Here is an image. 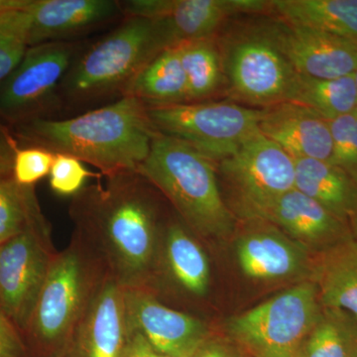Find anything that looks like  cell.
Here are the masks:
<instances>
[{
  "label": "cell",
  "instance_id": "836d02e7",
  "mask_svg": "<svg viewBox=\"0 0 357 357\" xmlns=\"http://www.w3.org/2000/svg\"><path fill=\"white\" fill-rule=\"evenodd\" d=\"M18 147L10 128L0 122V175H13L14 154Z\"/></svg>",
  "mask_w": 357,
  "mask_h": 357
},
{
  "label": "cell",
  "instance_id": "ffe728a7",
  "mask_svg": "<svg viewBox=\"0 0 357 357\" xmlns=\"http://www.w3.org/2000/svg\"><path fill=\"white\" fill-rule=\"evenodd\" d=\"M124 290L109 278L77 326L68 357H121L128 337Z\"/></svg>",
  "mask_w": 357,
  "mask_h": 357
},
{
  "label": "cell",
  "instance_id": "2e32d148",
  "mask_svg": "<svg viewBox=\"0 0 357 357\" xmlns=\"http://www.w3.org/2000/svg\"><path fill=\"white\" fill-rule=\"evenodd\" d=\"M277 20L266 25L268 32L297 74L335 79L356 72V42L281 18Z\"/></svg>",
  "mask_w": 357,
  "mask_h": 357
},
{
  "label": "cell",
  "instance_id": "d4e9b609",
  "mask_svg": "<svg viewBox=\"0 0 357 357\" xmlns=\"http://www.w3.org/2000/svg\"><path fill=\"white\" fill-rule=\"evenodd\" d=\"M287 102L302 105L326 121L354 114L357 112L354 74L335 79H318L296 73Z\"/></svg>",
  "mask_w": 357,
  "mask_h": 357
},
{
  "label": "cell",
  "instance_id": "52a82bcc",
  "mask_svg": "<svg viewBox=\"0 0 357 357\" xmlns=\"http://www.w3.org/2000/svg\"><path fill=\"white\" fill-rule=\"evenodd\" d=\"M148 114L158 132L183 141L218 163L259 131L261 109L202 102L148 107Z\"/></svg>",
  "mask_w": 357,
  "mask_h": 357
},
{
  "label": "cell",
  "instance_id": "484cf974",
  "mask_svg": "<svg viewBox=\"0 0 357 357\" xmlns=\"http://www.w3.org/2000/svg\"><path fill=\"white\" fill-rule=\"evenodd\" d=\"M187 81L190 102H206L218 93L225 79L222 55L215 38L177 45Z\"/></svg>",
  "mask_w": 357,
  "mask_h": 357
},
{
  "label": "cell",
  "instance_id": "f1b7e54d",
  "mask_svg": "<svg viewBox=\"0 0 357 357\" xmlns=\"http://www.w3.org/2000/svg\"><path fill=\"white\" fill-rule=\"evenodd\" d=\"M325 314L307 337L301 357H349L347 338L337 317L332 310L326 309Z\"/></svg>",
  "mask_w": 357,
  "mask_h": 357
},
{
  "label": "cell",
  "instance_id": "f35d334b",
  "mask_svg": "<svg viewBox=\"0 0 357 357\" xmlns=\"http://www.w3.org/2000/svg\"><path fill=\"white\" fill-rule=\"evenodd\" d=\"M354 83H356V95H357V68H356V72L354 73Z\"/></svg>",
  "mask_w": 357,
  "mask_h": 357
},
{
  "label": "cell",
  "instance_id": "5b68a950",
  "mask_svg": "<svg viewBox=\"0 0 357 357\" xmlns=\"http://www.w3.org/2000/svg\"><path fill=\"white\" fill-rule=\"evenodd\" d=\"M168 48L158 20L126 16L116 29L73 63L60 91L81 105L119 93L160 52Z\"/></svg>",
  "mask_w": 357,
  "mask_h": 357
},
{
  "label": "cell",
  "instance_id": "3957f363",
  "mask_svg": "<svg viewBox=\"0 0 357 357\" xmlns=\"http://www.w3.org/2000/svg\"><path fill=\"white\" fill-rule=\"evenodd\" d=\"M109 277L100 258L73 234L56 255L23 332L29 357L64 356Z\"/></svg>",
  "mask_w": 357,
  "mask_h": 357
},
{
  "label": "cell",
  "instance_id": "8992f818",
  "mask_svg": "<svg viewBox=\"0 0 357 357\" xmlns=\"http://www.w3.org/2000/svg\"><path fill=\"white\" fill-rule=\"evenodd\" d=\"M318 288L301 281L227 321L230 337L255 357H299L301 345L323 317Z\"/></svg>",
  "mask_w": 357,
  "mask_h": 357
},
{
  "label": "cell",
  "instance_id": "6da1fadb",
  "mask_svg": "<svg viewBox=\"0 0 357 357\" xmlns=\"http://www.w3.org/2000/svg\"><path fill=\"white\" fill-rule=\"evenodd\" d=\"M161 192L138 172L114 174L73 197L75 236L96 253L122 288L144 289L169 217Z\"/></svg>",
  "mask_w": 357,
  "mask_h": 357
},
{
  "label": "cell",
  "instance_id": "f546056e",
  "mask_svg": "<svg viewBox=\"0 0 357 357\" xmlns=\"http://www.w3.org/2000/svg\"><path fill=\"white\" fill-rule=\"evenodd\" d=\"M328 122L333 139L331 163L357 183V112Z\"/></svg>",
  "mask_w": 357,
  "mask_h": 357
},
{
  "label": "cell",
  "instance_id": "60d3db41",
  "mask_svg": "<svg viewBox=\"0 0 357 357\" xmlns=\"http://www.w3.org/2000/svg\"><path fill=\"white\" fill-rule=\"evenodd\" d=\"M299 357H301V356H299Z\"/></svg>",
  "mask_w": 357,
  "mask_h": 357
},
{
  "label": "cell",
  "instance_id": "8fae6325",
  "mask_svg": "<svg viewBox=\"0 0 357 357\" xmlns=\"http://www.w3.org/2000/svg\"><path fill=\"white\" fill-rule=\"evenodd\" d=\"M211 262L201 238L174 211L162 234L144 290L168 306L174 298L199 302L208 297Z\"/></svg>",
  "mask_w": 357,
  "mask_h": 357
},
{
  "label": "cell",
  "instance_id": "4fadbf2b",
  "mask_svg": "<svg viewBox=\"0 0 357 357\" xmlns=\"http://www.w3.org/2000/svg\"><path fill=\"white\" fill-rule=\"evenodd\" d=\"M218 163L236 191L238 210L295 189V160L260 131Z\"/></svg>",
  "mask_w": 357,
  "mask_h": 357
},
{
  "label": "cell",
  "instance_id": "7a4b0ae2",
  "mask_svg": "<svg viewBox=\"0 0 357 357\" xmlns=\"http://www.w3.org/2000/svg\"><path fill=\"white\" fill-rule=\"evenodd\" d=\"M9 128L18 142L70 155L103 177L137 172L158 134L146 103L131 96L70 119L38 117Z\"/></svg>",
  "mask_w": 357,
  "mask_h": 357
},
{
  "label": "cell",
  "instance_id": "e575fe53",
  "mask_svg": "<svg viewBox=\"0 0 357 357\" xmlns=\"http://www.w3.org/2000/svg\"><path fill=\"white\" fill-rule=\"evenodd\" d=\"M192 356V354L187 356H171L160 354L142 335L134 332L128 333V340L121 354V357H191Z\"/></svg>",
  "mask_w": 357,
  "mask_h": 357
},
{
  "label": "cell",
  "instance_id": "83f0119b",
  "mask_svg": "<svg viewBox=\"0 0 357 357\" xmlns=\"http://www.w3.org/2000/svg\"><path fill=\"white\" fill-rule=\"evenodd\" d=\"M27 49L16 0H0V84L20 64Z\"/></svg>",
  "mask_w": 357,
  "mask_h": 357
},
{
  "label": "cell",
  "instance_id": "d6986e66",
  "mask_svg": "<svg viewBox=\"0 0 357 357\" xmlns=\"http://www.w3.org/2000/svg\"><path fill=\"white\" fill-rule=\"evenodd\" d=\"M258 128L294 160H332L330 122L302 105L283 102L261 109Z\"/></svg>",
  "mask_w": 357,
  "mask_h": 357
},
{
  "label": "cell",
  "instance_id": "603a6c76",
  "mask_svg": "<svg viewBox=\"0 0 357 357\" xmlns=\"http://www.w3.org/2000/svg\"><path fill=\"white\" fill-rule=\"evenodd\" d=\"M122 96L137 98L147 107L190 102L177 47H169L155 56L136 75Z\"/></svg>",
  "mask_w": 357,
  "mask_h": 357
},
{
  "label": "cell",
  "instance_id": "7402d4cb",
  "mask_svg": "<svg viewBox=\"0 0 357 357\" xmlns=\"http://www.w3.org/2000/svg\"><path fill=\"white\" fill-rule=\"evenodd\" d=\"M295 189L349 222L357 213V183L340 167L323 160L296 159Z\"/></svg>",
  "mask_w": 357,
  "mask_h": 357
},
{
  "label": "cell",
  "instance_id": "d590c367",
  "mask_svg": "<svg viewBox=\"0 0 357 357\" xmlns=\"http://www.w3.org/2000/svg\"><path fill=\"white\" fill-rule=\"evenodd\" d=\"M332 311L344 331L349 347V357H357V319L347 312L337 310Z\"/></svg>",
  "mask_w": 357,
  "mask_h": 357
},
{
  "label": "cell",
  "instance_id": "277c9868",
  "mask_svg": "<svg viewBox=\"0 0 357 357\" xmlns=\"http://www.w3.org/2000/svg\"><path fill=\"white\" fill-rule=\"evenodd\" d=\"M137 172L199 238L222 239L234 231L236 220L223 201L215 162L190 145L158 132Z\"/></svg>",
  "mask_w": 357,
  "mask_h": 357
},
{
  "label": "cell",
  "instance_id": "9c48e42d",
  "mask_svg": "<svg viewBox=\"0 0 357 357\" xmlns=\"http://www.w3.org/2000/svg\"><path fill=\"white\" fill-rule=\"evenodd\" d=\"M220 55L225 79L236 98L260 109L287 102L296 72L266 26L229 42Z\"/></svg>",
  "mask_w": 357,
  "mask_h": 357
},
{
  "label": "cell",
  "instance_id": "cb8c5ba5",
  "mask_svg": "<svg viewBox=\"0 0 357 357\" xmlns=\"http://www.w3.org/2000/svg\"><path fill=\"white\" fill-rule=\"evenodd\" d=\"M281 20L357 43V0H272Z\"/></svg>",
  "mask_w": 357,
  "mask_h": 357
},
{
  "label": "cell",
  "instance_id": "9a60e30c",
  "mask_svg": "<svg viewBox=\"0 0 357 357\" xmlns=\"http://www.w3.org/2000/svg\"><path fill=\"white\" fill-rule=\"evenodd\" d=\"M238 211L244 218L274 225L312 253L321 252L352 236L347 222L296 189Z\"/></svg>",
  "mask_w": 357,
  "mask_h": 357
},
{
  "label": "cell",
  "instance_id": "5bb4252c",
  "mask_svg": "<svg viewBox=\"0 0 357 357\" xmlns=\"http://www.w3.org/2000/svg\"><path fill=\"white\" fill-rule=\"evenodd\" d=\"M123 290L129 332L139 333L160 354L191 356L208 340L204 319L167 306L144 289Z\"/></svg>",
  "mask_w": 357,
  "mask_h": 357
},
{
  "label": "cell",
  "instance_id": "d6a6232c",
  "mask_svg": "<svg viewBox=\"0 0 357 357\" xmlns=\"http://www.w3.org/2000/svg\"><path fill=\"white\" fill-rule=\"evenodd\" d=\"M0 357H29L24 337L0 307Z\"/></svg>",
  "mask_w": 357,
  "mask_h": 357
},
{
  "label": "cell",
  "instance_id": "ba28073f",
  "mask_svg": "<svg viewBox=\"0 0 357 357\" xmlns=\"http://www.w3.org/2000/svg\"><path fill=\"white\" fill-rule=\"evenodd\" d=\"M57 252L43 211L0 243V307L22 335Z\"/></svg>",
  "mask_w": 357,
  "mask_h": 357
},
{
  "label": "cell",
  "instance_id": "30bf717a",
  "mask_svg": "<svg viewBox=\"0 0 357 357\" xmlns=\"http://www.w3.org/2000/svg\"><path fill=\"white\" fill-rule=\"evenodd\" d=\"M74 44L50 42L29 47L15 70L0 84V122L8 128L46 117L73 64Z\"/></svg>",
  "mask_w": 357,
  "mask_h": 357
},
{
  "label": "cell",
  "instance_id": "8d00e7d4",
  "mask_svg": "<svg viewBox=\"0 0 357 357\" xmlns=\"http://www.w3.org/2000/svg\"><path fill=\"white\" fill-rule=\"evenodd\" d=\"M191 357H236L229 349L218 342L206 340L201 347L192 354Z\"/></svg>",
  "mask_w": 357,
  "mask_h": 357
},
{
  "label": "cell",
  "instance_id": "ac0fdd59",
  "mask_svg": "<svg viewBox=\"0 0 357 357\" xmlns=\"http://www.w3.org/2000/svg\"><path fill=\"white\" fill-rule=\"evenodd\" d=\"M29 47L67 41L121 13L112 0H16Z\"/></svg>",
  "mask_w": 357,
  "mask_h": 357
},
{
  "label": "cell",
  "instance_id": "e0dca14e",
  "mask_svg": "<svg viewBox=\"0 0 357 357\" xmlns=\"http://www.w3.org/2000/svg\"><path fill=\"white\" fill-rule=\"evenodd\" d=\"M249 220L252 222L236 243L237 261L245 276L259 281L310 280L314 256L309 249L270 223Z\"/></svg>",
  "mask_w": 357,
  "mask_h": 357
},
{
  "label": "cell",
  "instance_id": "74e56055",
  "mask_svg": "<svg viewBox=\"0 0 357 357\" xmlns=\"http://www.w3.org/2000/svg\"><path fill=\"white\" fill-rule=\"evenodd\" d=\"M349 222H351L352 236H354V238L357 241V213L354 215V217L351 218V220H349Z\"/></svg>",
  "mask_w": 357,
  "mask_h": 357
},
{
  "label": "cell",
  "instance_id": "4316f807",
  "mask_svg": "<svg viewBox=\"0 0 357 357\" xmlns=\"http://www.w3.org/2000/svg\"><path fill=\"white\" fill-rule=\"evenodd\" d=\"M42 211L35 187L0 175V243L20 234Z\"/></svg>",
  "mask_w": 357,
  "mask_h": 357
},
{
  "label": "cell",
  "instance_id": "ab89813d",
  "mask_svg": "<svg viewBox=\"0 0 357 357\" xmlns=\"http://www.w3.org/2000/svg\"><path fill=\"white\" fill-rule=\"evenodd\" d=\"M61 357H68V356H66V354H64V356H61Z\"/></svg>",
  "mask_w": 357,
  "mask_h": 357
},
{
  "label": "cell",
  "instance_id": "7c38bea8",
  "mask_svg": "<svg viewBox=\"0 0 357 357\" xmlns=\"http://www.w3.org/2000/svg\"><path fill=\"white\" fill-rule=\"evenodd\" d=\"M271 0H128L119 2L126 16L158 20L167 46L213 38L223 21L238 14L272 11Z\"/></svg>",
  "mask_w": 357,
  "mask_h": 357
},
{
  "label": "cell",
  "instance_id": "1f68e13d",
  "mask_svg": "<svg viewBox=\"0 0 357 357\" xmlns=\"http://www.w3.org/2000/svg\"><path fill=\"white\" fill-rule=\"evenodd\" d=\"M55 154L44 148L18 147L14 154L13 176L18 184L35 187L36 183L49 176Z\"/></svg>",
  "mask_w": 357,
  "mask_h": 357
},
{
  "label": "cell",
  "instance_id": "44dd1931",
  "mask_svg": "<svg viewBox=\"0 0 357 357\" xmlns=\"http://www.w3.org/2000/svg\"><path fill=\"white\" fill-rule=\"evenodd\" d=\"M310 281L318 288L321 307L357 319V241L354 236L314 253Z\"/></svg>",
  "mask_w": 357,
  "mask_h": 357
},
{
  "label": "cell",
  "instance_id": "4dcf8cb0",
  "mask_svg": "<svg viewBox=\"0 0 357 357\" xmlns=\"http://www.w3.org/2000/svg\"><path fill=\"white\" fill-rule=\"evenodd\" d=\"M83 162L66 154H55L53 166L49 174V185L52 191L61 197H73L86 187L89 178L103 177L102 174L93 173Z\"/></svg>",
  "mask_w": 357,
  "mask_h": 357
}]
</instances>
